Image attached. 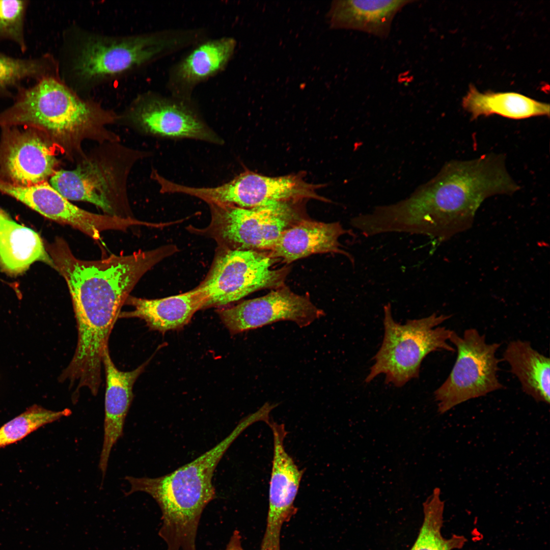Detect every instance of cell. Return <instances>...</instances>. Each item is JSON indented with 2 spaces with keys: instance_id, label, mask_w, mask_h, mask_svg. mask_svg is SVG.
Segmentation results:
<instances>
[{
  "instance_id": "cell-12",
  "label": "cell",
  "mask_w": 550,
  "mask_h": 550,
  "mask_svg": "<svg viewBox=\"0 0 550 550\" xmlns=\"http://www.w3.org/2000/svg\"><path fill=\"white\" fill-rule=\"evenodd\" d=\"M216 313L232 335L284 320L304 327L325 315L308 296L283 286L263 296L218 309Z\"/></svg>"
},
{
  "instance_id": "cell-17",
  "label": "cell",
  "mask_w": 550,
  "mask_h": 550,
  "mask_svg": "<svg viewBox=\"0 0 550 550\" xmlns=\"http://www.w3.org/2000/svg\"><path fill=\"white\" fill-rule=\"evenodd\" d=\"M351 234L339 222L323 223L304 218L280 235L269 255L290 263L318 253H333L346 256L354 264L352 256L341 249L340 237Z\"/></svg>"
},
{
  "instance_id": "cell-28",
  "label": "cell",
  "mask_w": 550,
  "mask_h": 550,
  "mask_svg": "<svg viewBox=\"0 0 550 550\" xmlns=\"http://www.w3.org/2000/svg\"><path fill=\"white\" fill-rule=\"evenodd\" d=\"M224 550H244L241 544V536L238 530L233 532Z\"/></svg>"
},
{
  "instance_id": "cell-19",
  "label": "cell",
  "mask_w": 550,
  "mask_h": 550,
  "mask_svg": "<svg viewBox=\"0 0 550 550\" xmlns=\"http://www.w3.org/2000/svg\"><path fill=\"white\" fill-rule=\"evenodd\" d=\"M409 0L334 1L327 14L330 27L353 30L378 38L388 37L396 15Z\"/></svg>"
},
{
  "instance_id": "cell-9",
  "label": "cell",
  "mask_w": 550,
  "mask_h": 550,
  "mask_svg": "<svg viewBox=\"0 0 550 550\" xmlns=\"http://www.w3.org/2000/svg\"><path fill=\"white\" fill-rule=\"evenodd\" d=\"M275 260L261 251L218 247L206 277L196 287L203 309L225 308L257 290L282 286L289 268L274 269Z\"/></svg>"
},
{
  "instance_id": "cell-16",
  "label": "cell",
  "mask_w": 550,
  "mask_h": 550,
  "mask_svg": "<svg viewBox=\"0 0 550 550\" xmlns=\"http://www.w3.org/2000/svg\"><path fill=\"white\" fill-rule=\"evenodd\" d=\"M150 360L132 371H122L112 360L108 348L104 351L102 364L106 379L104 434L98 464L103 479L113 447L123 435L125 421L134 397L133 385Z\"/></svg>"
},
{
  "instance_id": "cell-21",
  "label": "cell",
  "mask_w": 550,
  "mask_h": 550,
  "mask_svg": "<svg viewBox=\"0 0 550 550\" xmlns=\"http://www.w3.org/2000/svg\"><path fill=\"white\" fill-rule=\"evenodd\" d=\"M38 261L54 268L39 235L15 222L0 209L1 268L9 274L17 276Z\"/></svg>"
},
{
  "instance_id": "cell-14",
  "label": "cell",
  "mask_w": 550,
  "mask_h": 550,
  "mask_svg": "<svg viewBox=\"0 0 550 550\" xmlns=\"http://www.w3.org/2000/svg\"><path fill=\"white\" fill-rule=\"evenodd\" d=\"M48 140L36 131L7 129L0 146V168L11 183L38 184L56 172L58 161Z\"/></svg>"
},
{
  "instance_id": "cell-13",
  "label": "cell",
  "mask_w": 550,
  "mask_h": 550,
  "mask_svg": "<svg viewBox=\"0 0 550 550\" xmlns=\"http://www.w3.org/2000/svg\"><path fill=\"white\" fill-rule=\"evenodd\" d=\"M268 424L273 434V455L267 522L260 550H281L282 528L296 510L294 502L304 472L285 450L284 441L287 432L284 425L272 421Z\"/></svg>"
},
{
  "instance_id": "cell-27",
  "label": "cell",
  "mask_w": 550,
  "mask_h": 550,
  "mask_svg": "<svg viewBox=\"0 0 550 550\" xmlns=\"http://www.w3.org/2000/svg\"><path fill=\"white\" fill-rule=\"evenodd\" d=\"M29 5L26 0H0V42L11 41L23 53L28 48L24 28Z\"/></svg>"
},
{
  "instance_id": "cell-18",
  "label": "cell",
  "mask_w": 550,
  "mask_h": 550,
  "mask_svg": "<svg viewBox=\"0 0 550 550\" xmlns=\"http://www.w3.org/2000/svg\"><path fill=\"white\" fill-rule=\"evenodd\" d=\"M232 182L237 207L252 208L270 202H294L307 199L327 201L316 193L318 186L306 182L301 175L270 177L246 171Z\"/></svg>"
},
{
  "instance_id": "cell-11",
  "label": "cell",
  "mask_w": 550,
  "mask_h": 550,
  "mask_svg": "<svg viewBox=\"0 0 550 550\" xmlns=\"http://www.w3.org/2000/svg\"><path fill=\"white\" fill-rule=\"evenodd\" d=\"M127 115L141 130L150 135L220 145L224 142L203 121L191 100L147 92L134 99Z\"/></svg>"
},
{
  "instance_id": "cell-22",
  "label": "cell",
  "mask_w": 550,
  "mask_h": 550,
  "mask_svg": "<svg viewBox=\"0 0 550 550\" xmlns=\"http://www.w3.org/2000/svg\"><path fill=\"white\" fill-rule=\"evenodd\" d=\"M503 360L519 381L522 391L536 401L550 402L549 358L533 348L530 342L511 341L503 353Z\"/></svg>"
},
{
  "instance_id": "cell-2",
  "label": "cell",
  "mask_w": 550,
  "mask_h": 550,
  "mask_svg": "<svg viewBox=\"0 0 550 550\" xmlns=\"http://www.w3.org/2000/svg\"><path fill=\"white\" fill-rule=\"evenodd\" d=\"M519 188L507 170L504 155L451 160L406 199L405 214L415 232L442 242L469 229L486 199L512 195Z\"/></svg>"
},
{
  "instance_id": "cell-3",
  "label": "cell",
  "mask_w": 550,
  "mask_h": 550,
  "mask_svg": "<svg viewBox=\"0 0 550 550\" xmlns=\"http://www.w3.org/2000/svg\"><path fill=\"white\" fill-rule=\"evenodd\" d=\"M255 411L241 419L232 431L214 447L174 472L157 478L126 476L130 489L126 496L145 492L157 503L162 524L158 532L166 550H197L196 538L202 512L216 498L212 483L223 455L248 427L260 421Z\"/></svg>"
},
{
  "instance_id": "cell-6",
  "label": "cell",
  "mask_w": 550,
  "mask_h": 550,
  "mask_svg": "<svg viewBox=\"0 0 550 550\" xmlns=\"http://www.w3.org/2000/svg\"><path fill=\"white\" fill-rule=\"evenodd\" d=\"M450 315H430L408 319L404 324L396 321L390 302L383 307L384 335L379 350L373 357L365 382L383 374L384 382L396 387L404 386L419 376L423 360L431 352L444 350L454 352L448 342L454 332L441 326Z\"/></svg>"
},
{
  "instance_id": "cell-5",
  "label": "cell",
  "mask_w": 550,
  "mask_h": 550,
  "mask_svg": "<svg viewBox=\"0 0 550 550\" xmlns=\"http://www.w3.org/2000/svg\"><path fill=\"white\" fill-rule=\"evenodd\" d=\"M75 43L70 71L90 87L129 73L160 57L196 44V29L166 30L126 36L84 33Z\"/></svg>"
},
{
  "instance_id": "cell-7",
  "label": "cell",
  "mask_w": 550,
  "mask_h": 550,
  "mask_svg": "<svg viewBox=\"0 0 550 550\" xmlns=\"http://www.w3.org/2000/svg\"><path fill=\"white\" fill-rule=\"evenodd\" d=\"M128 151L101 152L84 156L72 170L56 171L50 184L70 200L85 201L106 214L131 217L126 194V180L132 163L143 155Z\"/></svg>"
},
{
  "instance_id": "cell-4",
  "label": "cell",
  "mask_w": 550,
  "mask_h": 550,
  "mask_svg": "<svg viewBox=\"0 0 550 550\" xmlns=\"http://www.w3.org/2000/svg\"><path fill=\"white\" fill-rule=\"evenodd\" d=\"M12 105L0 113V126L28 124L44 130L70 157L82 155L86 140L115 142L107 126L119 116L97 102L82 99L60 77L49 76L16 92Z\"/></svg>"
},
{
  "instance_id": "cell-8",
  "label": "cell",
  "mask_w": 550,
  "mask_h": 550,
  "mask_svg": "<svg viewBox=\"0 0 550 550\" xmlns=\"http://www.w3.org/2000/svg\"><path fill=\"white\" fill-rule=\"evenodd\" d=\"M292 203L270 202L252 208L209 204L208 226L189 229L214 239L220 248L270 251L284 231L304 218Z\"/></svg>"
},
{
  "instance_id": "cell-26",
  "label": "cell",
  "mask_w": 550,
  "mask_h": 550,
  "mask_svg": "<svg viewBox=\"0 0 550 550\" xmlns=\"http://www.w3.org/2000/svg\"><path fill=\"white\" fill-rule=\"evenodd\" d=\"M69 408L53 411L34 405L0 427V448L19 441L47 424L69 416Z\"/></svg>"
},
{
  "instance_id": "cell-25",
  "label": "cell",
  "mask_w": 550,
  "mask_h": 550,
  "mask_svg": "<svg viewBox=\"0 0 550 550\" xmlns=\"http://www.w3.org/2000/svg\"><path fill=\"white\" fill-rule=\"evenodd\" d=\"M423 520L418 536L410 550H453L461 548L467 541L462 535L454 534L450 538L442 534L444 522V502L441 490L434 489L423 504Z\"/></svg>"
},
{
  "instance_id": "cell-1",
  "label": "cell",
  "mask_w": 550,
  "mask_h": 550,
  "mask_svg": "<svg viewBox=\"0 0 550 550\" xmlns=\"http://www.w3.org/2000/svg\"><path fill=\"white\" fill-rule=\"evenodd\" d=\"M46 250L53 268L67 284L76 320L77 342L70 365L81 373H98L111 331L130 292L147 271L178 248L167 244L128 255L84 260L76 258L66 241L57 237Z\"/></svg>"
},
{
  "instance_id": "cell-24",
  "label": "cell",
  "mask_w": 550,
  "mask_h": 550,
  "mask_svg": "<svg viewBox=\"0 0 550 550\" xmlns=\"http://www.w3.org/2000/svg\"><path fill=\"white\" fill-rule=\"evenodd\" d=\"M60 77L57 61L50 54L21 59L0 52V97H12L26 80Z\"/></svg>"
},
{
  "instance_id": "cell-20",
  "label": "cell",
  "mask_w": 550,
  "mask_h": 550,
  "mask_svg": "<svg viewBox=\"0 0 550 550\" xmlns=\"http://www.w3.org/2000/svg\"><path fill=\"white\" fill-rule=\"evenodd\" d=\"M130 311L121 312L118 318H138L151 330L164 333L180 330L188 324L196 312L203 310V299L196 288L162 298L146 299L129 295L125 304Z\"/></svg>"
},
{
  "instance_id": "cell-23",
  "label": "cell",
  "mask_w": 550,
  "mask_h": 550,
  "mask_svg": "<svg viewBox=\"0 0 550 550\" xmlns=\"http://www.w3.org/2000/svg\"><path fill=\"white\" fill-rule=\"evenodd\" d=\"M462 105L473 120L494 114L516 120L549 116L548 103L515 92L482 93L474 86H470Z\"/></svg>"
},
{
  "instance_id": "cell-10",
  "label": "cell",
  "mask_w": 550,
  "mask_h": 550,
  "mask_svg": "<svg viewBox=\"0 0 550 550\" xmlns=\"http://www.w3.org/2000/svg\"><path fill=\"white\" fill-rule=\"evenodd\" d=\"M450 342L456 348V361L447 379L434 393L441 414L504 388L498 377L501 360L496 355L500 343H487L485 336L474 328L465 329L462 336L454 331Z\"/></svg>"
},
{
  "instance_id": "cell-15",
  "label": "cell",
  "mask_w": 550,
  "mask_h": 550,
  "mask_svg": "<svg viewBox=\"0 0 550 550\" xmlns=\"http://www.w3.org/2000/svg\"><path fill=\"white\" fill-rule=\"evenodd\" d=\"M237 41L231 37L203 40L174 65L168 86L172 96L191 99L197 85L223 70L234 55Z\"/></svg>"
}]
</instances>
